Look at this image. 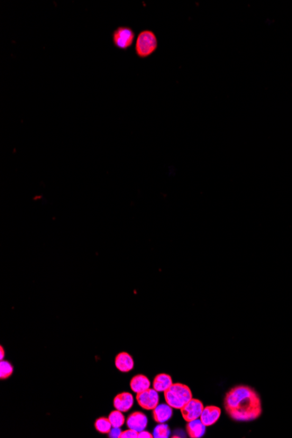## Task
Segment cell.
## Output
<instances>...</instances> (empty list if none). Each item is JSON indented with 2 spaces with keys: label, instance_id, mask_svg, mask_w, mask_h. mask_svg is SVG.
I'll return each mask as SVG.
<instances>
[{
  "label": "cell",
  "instance_id": "cell-7",
  "mask_svg": "<svg viewBox=\"0 0 292 438\" xmlns=\"http://www.w3.org/2000/svg\"><path fill=\"white\" fill-rule=\"evenodd\" d=\"M126 424L129 429L136 430L137 432H140L142 430H146L148 424V418L142 412L136 411L128 416Z\"/></svg>",
  "mask_w": 292,
  "mask_h": 438
},
{
  "label": "cell",
  "instance_id": "cell-20",
  "mask_svg": "<svg viewBox=\"0 0 292 438\" xmlns=\"http://www.w3.org/2000/svg\"><path fill=\"white\" fill-rule=\"evenodd\" d=\"M121 433H122V431L120 430V428H114V427H112V429H111L110 433H109V436H110V438H120V435H121Z\"/></svg>",
  "mask_w": 292,
  "mask_h": 438
},
{
  "label": "cell",
  "instance_id": "cell-22",
  "mask_svg": "<svg viewBox=\"0 0 292 438\" xmlns=\"http://www.w3.org/2000/svg\"><path fill=\"white\" fill-rule=\"evenodd\" d=\"M0 351H1V356H0V358H1V360H3V359H4V351L3 347H1V348H0Z\"/></svg>",
  "mask_w": 292,
  "mask_h": 438
},
{
  "label": "cell",
  "instance_id": "cell-6",
  "mask_svg": "<svg viewBox=\"0 0 292 438\" xmlns=\"http://www.w3.org/2000/svg\"><path fill=\"white\" fill-rule=\"evenodd\" d=\"M204 408L205 407L202 401L193 398L182 408L180 411L184 420L186 422H191L201 417Z\"/></svg>",
  "mask_w": 292,
  "mask_h": 438
},
{
  "label": "cell",
  "instance_id": "cell-3",
  "mask_svg": "<svg viewBox=\"0 0 292 438\" xmlns=\"http://www.w3.org/2000/svg\"><path fill=\"white\" fill-rule=\"evenodd\" d=\"M158 47V37L156 33L150 30H143L139 32L136 40L135 52L140 59H147L157 51Z\"/></svg>",
  "mask_w": 292,
  "mask_h": 438
},
{
  "label": "cell",
  "instance_id": "cell-5",
  "mask_svg": "<svg viewBox=\"0 0 292 438\" xmlns=\"http://www.w3.org/2000/svg\"><path fill=\"white\" fill-rule=\"evenodd\" d=\"M137 402L138 405L146 410H153L159 404V395L154 388H148L147 390L137 394Z\"/></svg>",
  "mask_w": 292,
  "mask_h": 438
},
{
  "label": "cell",
  "instance_id": "cell-10",
  "mask_svg": "<svg viewBox=\"0 0 292 438\" xmlns=\"http://www.w3.org/2000/svg\"><path fill=\"white\" fill-rule=\"evenodd\" d=\"M115 365L119 371L128 373L134 368V360L128 352L122 351L116 357Z\"/></svg>",
  "mask_w": 292,
  "mask_h": 438
},
{
  "label": "cell",
  "instance_id": "cell-12",
  "mask_svg": "<svg viewBox=\"0 0 292 438\" xmlns=\"http://www.w3.org/2000/svg\"><path fill=\"white\" fill-rule=\"evenodd\" d=\"M205 425L201 419H196L191 422H187L186 431L191 438H202L205 433Z\"/></svg>",
  "mask_w": 292,
  "mask_h": 438
},
{
  "label": "cell",
  "instance_id": "cell-21",
  "mask_svg": "<svg viewBox=\"0 0 292 438\" xmlns=\"http://www.w3.org/2000/svg\"><path fill=\"white\" fill-rule=\"evenodd\" d=\"M154 438L153 437V434H151L150 433L149 431H147V430H142V431H140V432H138V438Z\"/></svg>",
  "mask_w": 292,
  "mask_h": 438
},
{
  "label": "cell",
  "instance_id": "cell-11",
  "mask_svg": "<svg viewBox=\"0 0 292 438\" xmlns=\"http://www.w3.org/2000/svg\"><path fill=\"white\" fill-rule=\"evenodd\" d=\"M153 419L158 423H164L169 421L173 416V408L166 404H158L152 412Z\"/></svg>",
  "mask_w": 292,
  "mask_h": 438
},
{
  "label": "cell",
  "instance_id": "cell-1",
  "mask_svg": "<svg viewBox=\"0 0 292 438\" xmlns=\"http://www.w3.org/2000/svg\"><path fill=\"white\" fill-rule=\"evenodd\" d=\"M225 410L236 422H252L263 414L260 395L253 387L238 385L226 394Z\"/></svg>",
  "mask_w": 292,
  "mask_h": 438
},
{
  "label": "cell",
  "instance_id": "cell-4",
  "mask_svg": "<svg viewBox=\"0 0 292 438\" xmlns=\"http://www.w3.org/2000/svg\"><path fill=\"white\" fill-rule=\"evenodd\" d=\"M135 32L129 27H118L112 32V42L119 50H128L134 43Z\"/></svg>",
  "mask_w": 292,
  "mask_h": 438
},
{
  "label": "cell",
  "instance_id": "cell-17",
  "mask_svg": "<svg viewBox=\"0 0 292 438\" xmlns=\"http://www.w3.org/2000/svg\"><path fill=\"white\" fill-rule=\"evenodd\" d=\"M171 434V430L169 426L164 423H158L153 431V437L155 438H169Z\"/></svg>",
  "mask_w": 292,
  "mask_h": 438
},
{
  "label": "cell",
  "instance_id": "cell-19",
  "mask_svg": "<svg viewBox=\"0 0 292 438\" xmlns=\"http://www.w3.org/2000/svg\"><path fill=\"white\" fill-rule=\"evenodd\" d=\"M138 432H137L136 430L129 429L125 431H122V433L120 435V438H138Z\"/></svg>",
  "mask_w": 292,
  "mask_h": 438
},
{
  "label": "cell",
  "instance_id": "cell-13",
  "mask_svg": "<svg viewBox=\"0 0 292 438\" xmlns=\"http://www.w3.org/2000/svg\"><path fill=\"white\" fill-rule=\"evenodd\" d=\"M130 386L131 390L136 394H139V393L150 388V380L148 379L146 375H135L134 377L130 380Z\"/></svg>",
  "mask_w": 292,
  "mask_h": 438
},
{
  "label": "cell",
  "instance_id": "cell-2",
  "mask_svg": "<svg viewBox=\"0 0 292 438\" xmlns=\"http://www.w3.org/2000/svg\"><path fill=\"white\" fill-rule=\"evenodd\" d=\"M164 395L166 403L175 409H181L193 399V393L190 387L182 383H174L164 392Z\"/></svg>",
  "mask_w": 292,
  "mask_h": 438
},
{
  "label": "cell",
  "instance_id": "cell-8",
  "mask_svg": "<svg viewBox=\"0 0 292 438\" xmlns=\"http://www.w3.org/2000/svg\"><path fill=\"white\" fill-rule=\"evenodd\" d=\"M113 404H114L116 409L122 411V413L127 412V411L130 410L134 404L133 395L128 392H123V393L118 394L115 396Z\"/></svg>",
  "mask_w": 292,
  "mask_h": 438
},
{
  "label": "cell",
  "instance_id": "cell-15",
  "mask_svg": "<svg viewBox=\"0 0 292 438\" xmlns=\"http://www.w3.org/2000/svg\"><path fill=\"white\" fill-rule=\"evenodd\" d=\"M108 418L111 422L112 427H114V428H121L125 422V417L122 414V411L117 410V409L111 412Z\"/></svg>",
  "mask_w": 292,
  "mask_h": 438
},
{
  "label": "cell",
  "instance_id": "cell-18",
  "mask_svg": "<svg viewBox=\"0 0 292 438\" xmlns=\"http://www.w3.org/2000/svg\"><path fill=\"white\" fill-rule=\"evenodd\" d=\"M13 373V367L12 364L6 360H1L0 363V379L4 380L9 378Z\"/></svg>",
  "mask_w": 292,
  "mask_h": 438
},
{
  "label": "cell",
  "instance_id": "cell-16",
  "mask_svg": "<svg viewBox=\"0 0 292 438\" xmlns=\"http://www.w3.org/2000/svg\"><path fill=\"white\" fill-rule=\"evenodd\" d=\"M95 430L102 434H109L112 429V424L109 418L100 417L95 421Z\"/></svg>",
  "mask_w": 292,
  "mask_h": 438
},
{
  "label": "cell",
  "instance_id": "cell-14",
  "mask_svg": "<svg viewBox=\"0 0 292 438\" xmlns=\"http://www.w3.org/2000/svg\"><path fill=\"white\" fill-rule=\"evenodd\" d=\"M174 384L172 376L167 374H159L153 380V388L158 392H165Z\"/></svg>",
  "mask_w": 292,
  "mask_h": 438
},
{
  "label": "cell",
  "instance_id": "cell-9",
  "mask_svg": "<svg viewBox=\"0 0 292 438\" xmlns=\"http://www.w3.org/2000/svg\"><path fill=\"white\" fill-rule=\"evenodd\" d=\"M221 410L219 407L207 406L204 408L200 419L205 426H212L221 417Z\"/></svg>",
  "mask_w": 292,
  "mask_h": 438
}]
</instances>
